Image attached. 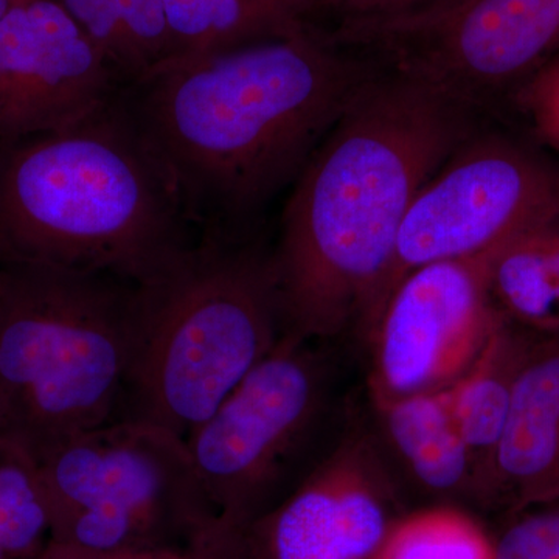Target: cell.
<instances>
[{"instance_id":"cell-21","label":"cell","mask_w":559,"mask_h":559,"mask_svg":"<svg viewBox=\"0 0 559 559\" xmlns=\"http://www.w3.org/2000/svg\"><path fill=\"white\" fill-rule=\"evenodd\" d=\"M70 550L75 555V559H250L246 536L231 532L221 524L182 546L128 550L109 555H90Z\"/></svg>"},{"instance_id":"cell-9","label":"cell","mask_w":559,"mask_h":559,"mask_svg":"<svg viewBox=\"0 0 559 559\" xmlns=\"http://www.w3.org/2000/svg\"><path fill=\"white\" fill-rule=\"evenodd\" d=\"M558 216V165L502 135L466 139L412 202L374 319L409 272L480 255Z\"/></svg>"},{"instance_id":"cell-8","label":"cell","mask_w":559,"mask_h":559,"mask_svg":"<svg viewBox=\"0 0 559 559\" xmlns=\"http://www.w3.org/2000/svg\"><path fill=\"white\" fill-rule=\"evenodd\" d=\"M337 46L374 51L393 72L460 105L524 84L559 50V0H450L389 16L341 17Z\"/></svg>"},{"instance_id":"cell-22","label":"cell","mask_w":559,"mask_h":559,"mask_svg":"<svg viewBox=\"0 0 559 559\" xmlns=\"http://www.w3.org/2000/svg\"><path fill=\"white\" fill-rule=\"evenodd\" d=\"M117 2L132 43L148 73L162 62L167 61L171 55L170 33H168L162 0H117Z\"/></svg>"},{"instance_id":"cell-1","label":"cell","mask_w":559,"mask_h":559,"mask_svg":"<svg viewBox=\"0 0 559 559\" xmlns=\"http://www.w3.org/2000/svg\"><path fill=\"white\" fill-rule=\"evenodd\" d=\"M367 76L310 25L162 62L119 103L200 234H245Z\"/></svg>"},{"instance_id":"cell-11","label":"cell","mask_w":559,"mask_h":559,"mask_svg":"<svg viewBox=\"0 0 559 559\" xmlns=\"http://www.w3.org/2000/svg\"><path fill=\"white\" fill-rule=\"evenodd\" d=\"M406 511L380 447L352 429L246 532L250 559H378Z\"/></svg>"},{"instance_id":"cell-28","label":"cell","mask_w":559,"mask_h":559,"mask_svg":"<svg viewBox=\"0 0 559 559\" xmlns=\"http://www.w3.org/2000/svg\"><path fill=\"white\" fill-rule=\"evenodd\" d=\"M14 3H16V0H0V22L5 20L7 14L13 9Z\"/></svg>"},{"instance_id":"cell-17","label":"cell","mask_w":559,"mask_h":559,"mask_svg":"<svg viewBox=\"0 0 559 559\" xmlns=\"http://www.w3.org/2000/svg\"><path fill=\"white\" fill-rule=\"evenodd\" d=\"M171 55L200 57L304 27L259 0H162Z\"/></svg>"},{"instance_id":"cell-13","label":"cell","mask_w":559,"mask_h":559,"mask_svg":"<svg viewBox=\"0 0 559 559\" xmlns=\"http://www.w3.org/2000/svg\"><path fill=\"white\" fill-rule=\"evenodd\" d=\"M558 498L559 336H551L538 337L518 377L484 510L506 516Z\"/></svg>"},{"instance_id":"cell-23","label":"cell","mask_w":559,"mask_h":559,"mask_svg":"<svg viewBox=\"0 0 559 559\" xmlns=\"http://www.w3.org/2000/svg\"><path fill=\"white\" fill-rule=\"evenodd\" d=\"M518 98L536 131L559 150V50L522 84Z\"/></svg>"},{"instance_id":"cell-10","label":"cell","mask_w":559,"mask_h":559,"mask_svg":"<svg viewBox=\"0 0 559 559\" xmlns=\"http://www.w3.org/2000/svg\"><path fill=\"white\" fill-rule=\"evenodd\" d=\"M499 248L426 264L400 280L366 334L371 395L450 388L473 366L506 319L489 290Z\"/></svg>"},{"instance_id":"cell-24","label":"cell","mask_w":559,"mask_h":559,"mask_svg":"<svg viewBox=\"0 0 559 559\" xmlns=\"http://www.w3.org/2000/svg\"><path fill=\"white\" fill-rule=\"evenodd\" d=\"M450 0H348L341 10L342 17L389 16L440 5Z\"/></svg>"},{"instance_id":"cell-3","label":"cell","mask_w":559,"mask_h":559,"mask_svg":"<svg viewBox=\"0 0 559 559\" xmlns=\"http://www.w3.org/2000/svg\"><path fill=\"white\" fill-rule=\"evenodd\" d=\"M190 227L119 97L68 130L0 140V263L138 283L191 240Z\"/></svg>"},{"instance_id":"cell-6","label":"cell","mask_w":559,"mask_h":559,"mask_svg":"<svg viewBox=\"0 0 559 559\" xmlns=\"http://www.w3.org/2000/svg\"><path fill=\"white\" fill-rule=\"evenodd\" d=\"M50 540L90 555L182 546L216 527L186 439L116 419L38 460Z\"/></svg>"},{"instance_id":"cell-20","label":"cell","mask_w":559,"mask_h":559,"mask_svg":"<svg viewBox=\"0 0 559 559\" xmlns=\"http://www.w3.org/2000/svg\"><path fill=\"white\" fill-rule=\"evenodd\" d=\"M502 518L495 559H559V498Z\"/></svg>"},{"instance_id":"cell-4","label":"cell","mask_w":559,"mask_h":559,"mask_svg":"<svg viewBox=\"0 0 559 559\" xmlns=\"http://www.w3.org/2000/svg\"><path fill=\"white\" fill-rule=\"evenodd\" d=\"M283 333L274 253L245 234H200L134 283L119 419L187 439Z\"/></svg>"},{"instance_id":"cell-7","label":"cell","mask_w":559,"mask_h":559,"mask_svg":"<svg viewBox=\"0 0 559 559\" xmlns=\"http://www.w3.org/2000/svg\"><path fill=\"white\" fill-rule=\"evenodd\" d=\"M325 400V367L314 341L283 331L274 348L187 437L221 525L246 536L289 495Z\"/></svg>"},{"instance_id":"cell-25","label":"cell","mask_w":559,"mask_h":559,"mask_svg":"<svg viewBox=\"0 0 559 559\" xmlns=\"http://www.w3.org/2000/svg\"><path fill=\"white\" fill-rule=\"evenodd\" d=\"M289 10L297 20L307 22L311 14L323 13V11H337L344 9L348 0H286Z\"/></svg>"},{"instance_id":"cell-27","label":"cell","mask_w":559,"mask_h":559,"mask_svg":"<svg viewBox=\"0 0 559 559\" xmlns=\"http://www.w3.org/2000/svg\"><path fill=\"white\" fill-rule=\"evenodd\" d=\"M259 2L264 3V5L271 7L272 10L278 11V13L286 14V16L293 17V20L300 21L297 20L296 16H294L293 11L289 10L288 2H286V0H259Z\"/></svg>"},{"instance_id":"cell-2","label":"cell","mask_w":559,"mask_h":559,"mask_svg":"<svg viewBox=\"0 0 559 559\" xmlns=\"http://www.w3.org/2000/svg\"><path fill=\"white\" fill-rule=\"evenodd\" d=\"M466 106L409 76L367 79L305 165L274 252L283 331H369L403 221L468 139Z\"/></svg>"},{"instance_id":"cell-18","label":"cell","mask_w":559,"mask_h":559,"mask_svg":"<svg viewBox=\"0 0 559 559\" xmlns=\"http://www.w3.org/2000/svg\"><path fill=\"white\" fill-rule=\"evenodd\" d=\"M378 559H495V543L473 511L432 503L401 514Z\"/></svg>"},{"instance_id":"cell-12","label":"cell","mask_w":559,"mask_h":559,"mask_svg":"<svg viewBox=\"0 0 559 559\" xmlns=\"http://www.w3.org/2000/svg\"><path fill=\"white\" fill-rule=\"evenodd\" d=\"M123 87L55 0H16L0 22V140L68 130L109 106Z\"/></svg>"},{"instance_id":"cell-19","label":"cell","mask_w":559,"mask_h":559,"mask_svg":"<svg viewBox=\"0 0 559 559\" xmlns=\"http://www.w3.org/2000/svg\"><path fill=\"white\" fill-rule=\"evenodd\" d=\"M50 543V514L38 460L0 436V559H31Z\"/></svg>"},{"instance_id":"cell-15","label":"cell","mask_w":559,"mask_h":559,"mask_svg":"<svg viewBox=\"0 0 559 559\" xmlns=\"http://www.w3.org/2000/svg\"><path fill=\"white\" fill-rule=\"evenodd\" d=\"M538 337L503 319L473 366L448 388L455 421L476 466L481 510L518 377Z\"/></svg>"},{"instance_id":"cell-26","label":"cell","mask_w":559,"mask_h":559,"mask_svg":"<svg viewBox=\"0 0 559 559\" xmlns=\"http://www.w3.org/2000/svg\"><path fill=\"white\" fill-rule=\"evenodd\" d=\"M31 559H75V555L68 547L60 546V544H55L50 540L46 549Z\"/></svg>"},{"instance_id":"cell-5","label":"cell","mask_w":559,"mask_h":559,"mask_svg":"<svg viewBox=\"0 0 559 559\" xmlns=\"http://www.w3.org/2000/svg\"><path fill=\"white\" fill-rule=\"evenodd\" d=\"M134 283L105 274L0 263V436L36 460L119 419Z\"/></svg>"},{"instance_id":"cell-16","label":"cell","mask_w":559,"mask_h":559,"mask_svg":"<svg viewBox=\"0 0 559 559\" xmlns=\"http://www.w3.org/2000/svg\"><path fill=\"white\" fill-rule=\"evenodd\" d=\"M489 290L513 325L539 337L559 336V216L496 250Z\"/></svg>"},{"instance_id":"cell-14","label":"cell","mask_w":559,"mask_h":559,"mask_svg":"<svg viewBox=\"0 0 559 559\" xmlns=\"http://www.w3.org/2000/svg\"><path fill=\"white\" fill-rule=\"evenodd\" d=\"M370 399L385 439L415 484L436 503L477 507L476 466L455 421L450 389L403 396L370 393Z\"/></svg>"}]
</instances>
